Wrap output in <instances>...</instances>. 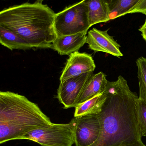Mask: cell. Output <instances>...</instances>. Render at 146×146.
Instances as JSON below:
<instances>
[{
  "label": "cell",
  "mask_w": 146,
  "mask_h": 146,
  "mask_svg": "<svg viewBox=\"0 0 146 146\" xmlns=\"http://www.w3.org/2000/svg\"><path fill=\"white\" fill-rule=\"evenodd\" d=\"M75 146H91L97 140L101 123L97 114H89L73 118Z\"/></svg>",
  "instance_id": "8992f818"
},
{
  "label": "cell",
  "mask_w": 146,
  "mask_h": 146,
  "mask_svg": "<svg viewBox=\"0 0 146 146\" xmlns=\"http://www.w3.org/2000/svg\"><path fill=\"white\" fill-rule=\"evenodd\" d=\"M108 82L106 75L103 72L93 75L84 88L77 106L103 93L107 88Z\"/></svg>",
  "instance_id": "7c38bea8"
},
{
  "label": "cell",
  "mask_w": 146,
  "mask_h": 146,
  "mask_svg": "<svg viewBox=\"0 0 146 146\" xmlns=\"http://www.w3.org/2000/svg\"><path fill=\"white\" fill-rule=\"evenodd\" d=\"M55 31L57 37L87 32L91 27L85 0L65 8L55 13Z\"/></svg>",
  "instance_id": "277c9868"
},
{
  "label": "cell",
  "mask_w": 146,
  "mask_h": 146,
  "mask_svg": "<svg viewBox=\"0 0 146 146\" xmlns=\"http://www.w3.org/2000/svg\"><path fill=\"white\" fill-rule=\"evenodd\" d=\"M112 0H104L107 3V4H109L111 2Z\"/></svg>",
  "instance_id": "d6986e66"
},
{
  "label": "cell",
  "mask_w": 146,
  "mask_h": 146,
  "mask_svg": "<svg viewBox=\"0 0 146 146\" xmlns=\"http://www.w3.org/2000/svg\"><path fill=\"white\" fill-rule=\"evenodd\" d=\"M52 123L39 106L25 96L0 92V144L23 140L31 131Z\"/></svg>",
  "instance_id": "3957f363"
},
{
  "label": "cell",
  "mask_w": 146,
  "mask_h": 146,
  "mask_svg": "<svg viewBox=\"0 0 146 146\" xmlns=\"http://www.w3.org/2000/svg\"><path fill=\"white\" fill-rule=\"evenodd\" d=\"M106 99L105 92L75 107L74 117L89 114H98L101 111L102 107Z\"/></svg>",
  "instance_id": "9a60e30c"
},
{
  "label": "cell",
  "mask_w": 146,
  "mask_h": 146,
  "mask_svg": "<svg viewBox=\"0 0 146 146\" xmlns=\"http://www.w3.org/2000/svg\"><path fill=\"white\" fill-rule=\"evenodd\" d=\"M108 31H102L93 28L87 37L86 43L90 49L95 52H102L117 57L123 56L120 50V44L108 33Z\"/></svg>",
  "instance_id": "ba28073f"
},
{
  "label": "cell",
  "mask_w": 146,
  "mask_h": 146,
  "mask_svg": "<svg viewBox=\"0 0 146 146\" xmlns=\"http://www.w3.org/2000/svg\"><path fill=\"white\" fill-rule=\"evenodd\" d=\"M88 10L90 25L110 21L109 4L104 0H85Z\"/></svg>",
  "instance_id": "4fadbf2b"
},
{
  "label": "cell",
  "mask_w": 146,
  "mask_h": 146,
  "mask_svg": "<svg viewBox=\"0 0 146 146\" xmlns=\"http://www.w3.org/2000/svg\"><path fill=\"white\" fill-rule=\"evenodd\" d=\"M93 72L83 74L60 82L57 98L64 109L75 108L79 99Z\"/></svg>",
  "instance_id": "52a82bcc"
},
{
  "label": "cell",
  "mask_w": 146,
  "mask_h": 146,
  "mask_svg": "<svg viewBox=\"0 0 146 146\" xmlns=\"http://www.w3.org/2000/svg\"><path fill=\"white\" fill-rule=\"evenodd\" d=\"M105 92L106 100L97 114L100 135L91 146H146L138 121L137 94L121 76L115 81H109Z\"/></svg>",
  "instance_id": "6da1fadb"
},
{
  "label": "cell",
  "mask_w": 146,
  "mask_h": 146,
  "mask_svg": "<svg viewBox=\"0 0 146 146\" xmlns=\"http://www.w3.org/2000/svg\"><path fill=\"white\" fill-rule=\"evenodd\" d=\"M139 86V98L146 102V58L141 57L136 60Z\"/></svg>",
  "instance_id": "2e32d148"
},
{
  "label": "cell",
  "mask_w": 146,
  "mask_h": 146,
  "mask_svg": "<svg viewBox=\"0 0 146 146\" xmlns=\"http://www.w3.org/2000/svg\"><path fill=\"white\" fill-rule=\"evenodd\" d=\"M0 43L10 50H29L32 48L31 44L10 30L0 26Z\"/></svg>",
  "instance_id": "5bb4252c"
},
{
  "label": "cell",
  "mask_w": 146,
  "mask_h": 146,
  "mask_svg": "<svg viewBox=\"0 0 146 146\" xmlns=\"http://www.w3.org/2000/svg\"><path fill=\"white\" fill-rule=\"evenodd\" d=\"M55 13L41 2L26 3L0 12V26L12 31L33 48H51L57 36L55 31Z\"/></svg>",
  "instance_id": "7a4b0ae2"
},
{
  "label": "cell",
  "mask_w": 146,
  "mask_h": 146,
  "mask_svg": "<svg viewBox=\"0 0 146 146\" xmlns=\"http://www.w3.org/2000/svg\"><path fill=\"white\" fill-rule=\"evenodd\" d=\"M87 32L57 37L51 48L57 51L61 55H70L86 43Z\"/></svg>",
  "instance_id": "30bf717a"
},
{
  "label": "cell",
  "mask_w": 146,
  "mask_h": 146,
  "mask_svg": "<svg viewBox=\"0 0 146 146\" xmlns=\"http://www.w3.org/2000/svg\"><path fill=\"white\" fill-rule=\"evenodd\" d=\"M95 62L91 55L85 53L74 52L69 55L60 76V82L83 74L94 72Z\"/></svg>",
  "instance_id": "9c48e42d"
},
{
  "label": "cell",
  "mask_w": 146,
  "mask_h": 146,
  "mask_svg": "<svg viewBox=\"0 0 146 146\" xmlns=\"http://www.w3.org/2000/svg\"><path fill=\"white\" fill-rule=\"evenodd\" d=\"M139 31L141 33V35L146 42V19L144 25L140 28Z\"/></svg>",
  "instance_id": "ac0fdd59"
},
{
  "label": "cell",
  "mask_w": 146,
  "mask_h": 146,
  "mask_svg": "<svg viewBox=\"0 0 146 146\" xmlns=\"http://www.w3.org/2000/svg\"><path fill=\"white\" fill-rule=\"evenodd\" d=\"M23 140L37 142L42 146H72L75 144L74 122L54 123L31 131Z\"/></svg>",
  "instance_id": "5b68a950"
},
{
  "label": "cell",
  "mask_w": 146,
  "mask_h": 146,
  "mask_svg": "<svg viewBox=\"0 0 146 146\" xmlns=\"http://www.w3.org/2000/svg\"><path fill=\"white\" fill-rule=\"evenodd\" d=\"M109 7L110 20L127 14L141 13L146 15V0H112Z\"/></svg>",
  "instance_id": "8fae6325"
},
{
  "label": "cell",
  "mask_w": 146,
  "mask_h": 146,
  "mask_svg": "<svg viewBox=\"0 0 146 146\" xmlns=\"http://www.w3.org/2000/svg\"><path fill=\"white\" fill-rule=\"evenodd\" d=\"M138 121L142 137L146 136V102L139 98L137 105Z\"/></svg>",
  "instance_id": "e0dca14e"
},
{
  "label": "cell",
  "mask_w": 146,
  "mask_h": 146,
  "mask_svg": "<svg viewBox=\"0 0 146 146\" xmlns=\"http://www.w3.org/2000/svg\"><path fill=\"white\" fill-rule=\"evenodd\" d=\"M37 1L39 2L42 3V2L43 1H45V0H36Z\"/></svg>",
  "instance_id": "ffe728a7"
}]
</instances>
